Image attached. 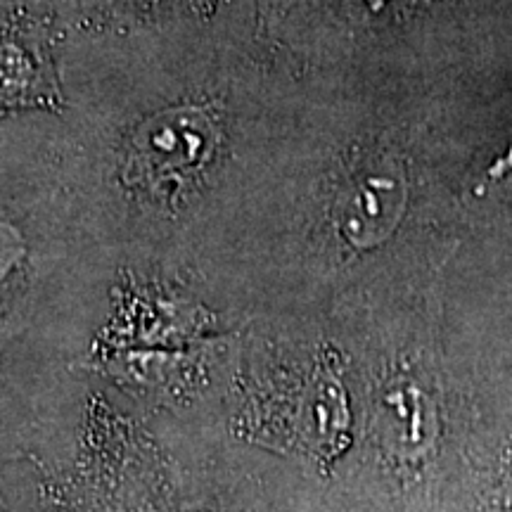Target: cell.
Here are the masks:
<instances>
[{
  "mask_svg": "<svg viewBox=\"0 0 512 512\" xmlns=\"http://www.w3.org/2000/svg\"><path fill=\"white\" fill-rule=\"evenodd\" d=\"M211 126L197 110L159 114L131 140L128 169L145 178H164L190 171L209 152Z\"/></svg>",
  "mask_w": 512,
  "mask_h": 512,
  "instance_id": "6da1fadb",
  "label": "cell"
},
{
  "mask_svg": "<svg viewBox=\"0 0 512 512\" xmlns=\"http://www.w3.org/2000/svg\"><path fill=\"white\" fill-rule=\"evenodd\" d=\"M384 195H392V183L370 178L368 183H363L361 188L354 192V197H349L347 226L351 238H358L361 223H370V240L375 238L373 230H377V235H382L387 226H392L394 216L392 211L384 209Z\"/></svg>",
  "mask_w": 512,
  "mask_h": 512,
  "instance_id": "7a4b0ae2",
  "label": "cell"
}]
</instances>
